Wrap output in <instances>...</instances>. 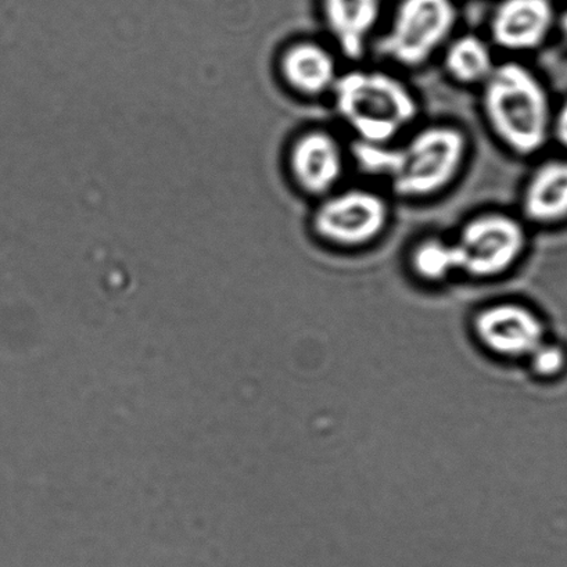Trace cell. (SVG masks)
Returning <instances> with one entry per match:
<instances>
[{
	"label": "cell",
	"instance_id": "6da1fadb",
	"mask_svg": "<svg viewBox=\"0 0 567 567\" xmlns=\"http://www.w3.org/2000/svg\"><path fill=\"white\" fill-rule=\"evenodd\" d=\"M470 142L458 126L436 124L401 143L355 142L352 157L367 174L388 182L395 196L427 199L453 184L466 162Z\"/></svg>",
	"mask_w": 567,
	"mask_h": 567
},
{
	"label": "cell",
	"instance_id": "7a4b0ae2",
	"mask_svg": "<svg viewBox=\"0 0 567 567\" xmlns=\"http://www.w3.org/2000/svg\"><path fill=\"white\" fill-rule=\"evenodd\" d=\"M482 106L494 135L517 156L542 151L553 131L547 90L527 65L497 64L482 86Z\"/></svg>",
	"mask_w": 567,
	"mask_h": 567
},
{
	"label": "cell",
	"instance_id": "3957f363",
	"mask_svg": "<svg viewBox=\"0 0 567 567\" xmlns=\"http://www.w3.org/2000/svg\"><path fill=\"white\" fill-rule=\"evenodd\" d=\"M330 95L336 113L354 132L357 142L369 145L398 141L420 114L411 87L386 71L340 73Z\"/></svg>",
	"mask_w": 567,
	"mask_h": 567
},
{
	"label": "cell",
	"instance_id": "277c9868",
	"mask_svg": "<svg viewBox=\"0 0 567 567\" xmlns=\"http://www.w3.org/2000/svg\"><path fill=\"white\" fill-rule=\"evenodd\" d=\"M458 21L454 0H401L381 41L384 58L417 69L442 51Z\"/></svg>",
	"mask_w": 567,
	"mask_h": 567
},
{
	"label": "cell",
	"instance_id": "5b68a950",
	"mask_svg": "<svg viewBox=\"0 0 567 567\" xmlns=\"http://www.w3.org/2000/svg\"><path fill=\"white\" fill-rule=\"evenodd\" d=\"M453 240L458 272L478 279L499 277L520 260L525 225L508 213H483L464 224Z\"/></svg>",
	"mask_w": 567,
	"mask_h": 567
},
{
	"label": "cell",
	"instance_id": "8992f818",
	"mask_svg": "<svg viewBox=\"0 0 567 567\" xmlns=\"http://www.w3.org/2000/svg\"><path fill=\"white\" fill-rule=\"evenodd\" d=\"M389 203L365 187L332 192L312 213L313 234L338 247H362L379 239L390 223Z\"/></svg>",
	"mask_w": 567,
	"mask_h": 567
},
{
	"label": "cell",
	"instance_id": "52a82bcc",
	"mask_svg": "<svg viewBox=\"0 0 567 567\" xmlns=\"http://www.w3.org/2000/svg\"><path fill=\"white\" fill-rule=\"evenodd\" d=\"M346 159L340 142L323 130H310L296 137L288 152L291 181L308 196L332 194L343 178Z\"/></svg>",
	"mask_w": 567,
	"mask_h": 567
},
{
	"label": "cell",
	"instance_id": "ba28073f",
	"mask_svg": "<svg viewBox=\"0 0 567 567\" xmlns=\"http://www.w3.org/2000/svg\"><path fill=\"white\" fill-rule=\"evenodd\" d=\"M555 23L550 0H501L489 18V37L506 52H530L543 45Z\"/></svg>",
	"mask_w": 567,
	"mask_h": 567
},
{
	"label": "cell",
	"instance_id": "9c48e42d",
	"mask_svg": "<svg viewBox=\"0 0 567 567\" xmlns=\"http://www.w3.org/2000/svg\"><path fill=\"white\" fill-rule=\"evenodd\" d=\"M482 343L504 357H528L545 340V324L536 312L520 305L487 308L476 321Z\"/></svg>",
	"mask_w": 567,
	"mask_h": 567
},
{
	"label": "cell",
	"instance_id": "30bf717a",
	"mask_svg": "<svg viewBox=\"0 0 567 567\" xmlns=\"http://www.w3.org/2000/svg\"><path fill=\"white\" fill-rule=\"evenodd\" d=\"M277 69L288 90L305 97L332 92L340 75L332 52L312 41H297L286 47L279 54Z\"/></svg>",
	"mask_w": 567,
	"mask_h": 567
},
{
	"label": "cell",
	"instance_id": "8fae6325",
	"mask_svg": "<svg viewBox=\"0 0 567 567\" xmlns=\"http://www.w3.org/2000/svg\"><path fill=\"white\" fill-rule=\"evenodd\" d=\"M324 25L346 58L357 60L382 14V0H322Z\"/></svg>",
	"mask_w": 567,
	"mask_h": 567
},
{
	"label": "cell",
	"instance_id": "7c38bea8",
	"mask_svg": "<svg viewBox=\"0 0 567 567\" xmlns=\"http://www.w3.org/2000/svg\"><path fill=\"white\" fill-rule=\"evenodd\" d=\"M523 216L533 224L550 225L567 218V159L538 165L522 195Z\"/></svg>",
	"mask_w": 567,
	"mask_h": 567
},
{
	"label": "cell",
	"instance_id": "4fadbf2b",
	"mask_svg": "<svg viewBox=\"0 0 567 567\" xmlns=\"http://www.w3.org/2000/svg\"><path fill=\"white\" fill-rule=\"evenodd\" d=\"M495 68L492 47L481 37L465 34L445 45L444 69L461 85L483 86Z\"/></svg>",
	"mask_w": 567,
	"mask_h": 567
},
{
	"label": "cell",
	"instance_id": "5bb4252c",
	"mask_svg": "<svg viewBox=\"0 0 567 567\" xmlns=\"http://www.w3.org/2000/svg\"><path fill=\"white\" fill-rule=\"evenodd\" d=\"M411 267L427 282H440L458 272L453 240L427 238L412 250Z\"/></svg>",
	"mask_w": 567,
	"mask_h": 567
},
{
	"label": "cell",
	"instance_id": "9a60e30c",
	"mask_svg": "<svg viewBox=\"0 0 567 567\" xmlns=\"http://www.w3.org/2000/svg\"><path fill=\"white\" fill-rule=\"evenodd\" d=\"M528 358L534 373L543 379L559 378L567 369L566 347L547 339Z\"/></svg>",
	"mask_w": 567,
	"mask_h": 567
},
{
	"label": "cell",
	"instance_id": "2e32d148",
	"mask_svg": "<svg viewBox=\"0 0 567 567\" xmlns=\"http://www.w3.org/2000/svg\"><path fill=\"white\" fill-rule=\"evenodd\" d=\"M550 130H554L556 140L560 142V145L567 148V102L556 114Z\"/></svg>",
	"mask_w": 567,
	"mask_h": 567
},
{
	"label": "cell",
	"instance_id": "e0dca14e",
	"mask_svg": "<svg viewBox=\"0 0 567 567\" xmlns=\"http://www.w3.org/2000/svg\"><path fill=\"white\" fill-rule=\"evenodd\" d=\"M559 25H560L561 34H564L565 40L567 41V10L564 14H561Z\"/></svg>",
	"mask_w": 567,
	"mask_h": 567
}]
</instances>
